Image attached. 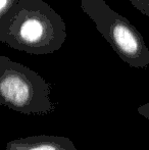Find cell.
I'll return each instance as SVG.
<instances>
[{"mask_svg": "<svg viewBox=\"0 0 149 150\" xmlns=\"http://www.w3.org/2000/svg\"><path fill=\"white\" fill-rule=\"evenodd\" d=\"M81 8L123 61L135 69L149 65V49L142 35L104 0H80Z\"/></svg>", "mask_w": 149, "mask_h": 150, "instance_id": "obj_3", "label": "cell"}, {"mask_svg": "<svg viewBox=\"0 0 149 150\" xmlns=\"http://www.w3.org/2000/svg\"><path fill=\"white\" fill-rule=\"evenodd\" d=\"M66 36L64 18L44 0H18L0 18V42L29 54L53 53Z\"/></svg>", "mask_w": 149, "mask_h": 150, "instance_id": "obj_1", "label": "cell"}, {"mask_svg": "<svg viewBox=\"0 0 149 150\" xmlns=\"http://www.w3.org/2000/svg\"><path fill=\"white\" fill-rule=\"evenodd\" d=\"M129 1L136 9L149 18V0H129Z\"/></svg>", "mask_w": 149, "mask_h": 150, "instance_id": "obj_5", "label": "cell"}, {"mask_svg": "<svg viewBox=\"0 0 149 150\" xmlns=\"http://www.w3.org/2000/svg\"><path fill=\"white\" fill-rule=\"evenodd\" d=\"M18 0H0V18L4 16Z\"/></svg>", "mask_w": 149, "mask_h": 150, "instance_id": "obj_6", "label": "cell"}, {"mask_svg": "<svg viewBox=\"0 0 149 150\" xmlns=\"http://www.w3.org/2000/svg\"><path fill=\"white\" fill-rule=\"evenodd\" d=\"M0 103L24 115H46L55 109L51 86L43 77L7 56H0Z\"/></svg>", "mask_w": 149, "mask_h": 150, "instance_id": "obj_2", "label": "cell"}, {"mask_svg": "<svg viewBox=\"0 0 149 150\" xmlns=\"http://www.w3.org/2000/svg\"><path fill=\"white\" fill-rule=\"evenodd\" d=\"M137 111L139 112L140 115H142V117H144L145 119L149 120V103H145V104L139 106Z\"/></svg>", "mask_w": 149, "mask_h": 150, "instance_id": "obj_7", "label": "cell"}, {"mask_svg": "<svg viewBox=\"0 0 149 150\" xmlns=\"http://www.w3.org/2000/svg\"><path fill=\"white\" fill-rule=\"evenodd\" d=\"M6 150H78L71 139L64 136L38 135L7 142Z\"/></svg>", "mask_w": 149, "mask_h": 150, "instance_id": "obj_4", "label": "cell"}]
</instances>
